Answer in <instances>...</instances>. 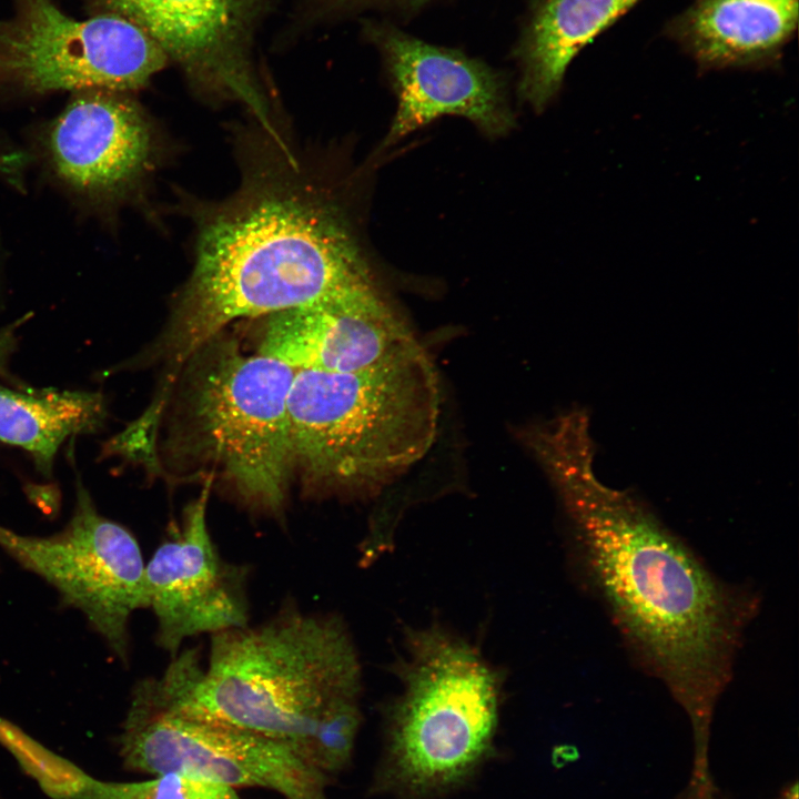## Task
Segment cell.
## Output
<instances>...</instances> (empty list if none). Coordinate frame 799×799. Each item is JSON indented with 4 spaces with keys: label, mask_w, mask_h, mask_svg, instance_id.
<instances>
[{
    "label": "cell",
    "mask_w": 799,
    "mask_h": 799,
    "mask_svg": "<svg viewBox=\"0 0 799 799\" xmlns=\"http://www.w3.org/2000/svg\"><path fill=\"white\" fill-rule=\"evenodd\" d=\"M118 750L124 768L135 772L263 788L284 799H330L332 778L287 745L172 705L155 678L134 686Z\"/></svg>",
    "instance_id": "52a82bcc"
},
{
    "label": "cell",
    "mask_w": 799,
    "mask_h": 799,
    "mask_svg": "<svg viewBox=\"0 0 799 799\" xmlns=\"http://www.w3.org/2000/svg\"><path fill=\"white\" fill-rule=\"evenodd\" d=\"M361 665L336 615L286 603L266 621L212 634L159 678L178 707L279 740L333 778L352 762L362 724Z\"/></svg>",
    "instance_id": "3957f363"
},
{
    "label": "cell",
    "mask_w": 799,
    "mask_h": 799,
    "mask_svg": "<svg viewBox=\"0 0 799 799\" xmlns=\"http://www.w3.org/2000/svg\"><path fill=\"white\" fill-rule=\"evenodd\" d=\"M533 453L558 494L586 584L631 653L687 714L692 775L707 777L715 708L754 600L714 576L637 497L599 483L587 428H556Z\"/></svg>",
    "instance_id": "7a4b0ae2"
},
{
    "label": "cell",
    "mask_w": 799,
    "mask_h": 799,
    "mask_svg": "<svg viewBox=\"0 0 799 799\" xmlns=\"http://www.w3.org/2000/svg\"><path fill=\"white\" fill-rule=\"evenodd\" d=\"M370 791L445 799L496 755L500 684L479 651L437 626L409 629Z\"/></svg>",
    "instance_id": "5b68a950"
},
{
    "label": "cell",
    "mask_w": 799,
    "mask_h": 799,
    "mask_svg": "<svg viewBox=\"0 0 799 799\" xmlns=\"http://www.w3.org/2000/svg\"><path fill=\"white\" fill-rule=\"evenodd\" d=\"M185 364L182 446L210 471L205 479H221L252 513L282 519L293 477L289 394L295 371L219 335Z\"/></svg>",
    "instance_id": "8992f818"
},
{
    "label": "cell",
    "mask_w": 799,
    "mask_h": 799,
    "mask_svg": "<svg viewBox=\"0 0 799 799\" xmlns=\"http://www.w3.org/2000/svg\"><path fill=\"white\" fill-rule=\"evenodd\" d=\"M439 400L424 346L358 372L295 371L289 394L293 476L318 499L374 495L427 453Z\"/></svg>",
    "instance_id": "277c9868"
},
{
    "label": "cell",
    "mask_w": 799,
    "mask_h": 799,
    "mask_svg": "<svg viewBox=\"0 0 799 799\" xmlns=\"http://www.w3.org/2000/svg\"><path fill=\"white\" fill-rule=\"evenodd\" d=\"M107 415L101 392L0 384V442L24 451L47 478L62 444L97 433Z\"/></svg>",
    "instance_id": "e0dca14e"
},
{
    "label": "cell",
    "mask_w": 799,
    "mask_h": 799,
    "mask_svg": "<svg viewBox=\"0 0 799 799\" xmlns=\"http://www.w3.org/2000/svg\"><path fill=\"white\" fill-rule=\"evenodd\" d=\"M640 1L543 0L520 51L522 99L543 111L578 52Z\"/></svg>",
    "instance_id": "2e32d148"
},
{
    "label": "cell",
    "mask_w": 799,
    "mask_h": 799,
    "mask_svg": "<svg viewBox=\"0 0 799 799\" xmlns=\"http://www.w3.org/2000/svg\"><path fill=\"white\" fill-rule=\"evenodd\" d=\"M6 250L0 237V312L3 310L6 303ZM17 327L18 326L13 324L2 327L0 330V380L6 383H13L17 380V377L13 376V373L10 370V362L12 355L18 346V340L16 335Z\"/></svg>",
    "instance_id": "44dd1931"
},
{
    "label": "cell",
    "mask_w": 799,
    "mask_h": 799,
    "mask_svg": "<svg viewBox=\"0 0 799 799\" xmlns=\"http://www.w3.org/2000/svg\"><path fill=\"white\" fill-rule=\"evenodd\" d=\"M378 37L397 97L383 146L444 115L465 118L490 136L515 127L503 82L483 62L397 31Z\"/></svg>",
    "instance_id": "5bb4252c"
},
{
    "label": "cell",
    "mask_w": 799,
    "mask_h": 799,
    "mask_svg": "<svg viewBox=\"0 0 799 799\" xmlns=\"http://www.w3.org/2000/svg\"><path fill=\"white\" fill-rule=\"evenodd\" d=\"M262 318L256 353L294 371L358 372L423 346L377 287Z\"/></svg>",
    "instance_id": "4fadbf2b"
},
{
    "label": "cell",
    "mask_w": 799,
    "mask_h": 799,
    "mask_svg": "<svg viewBox=\"0 0 799 799\" xmlns=\"http://www.w3.org/2000/svg\"><path fill=\"white\" fill-rule=\"evenodd\" d=\"M133 93L73 92L39 125L32 158L78 209L105 223L139 203L161 154L155 124Z\"/></svg>",
    "instance_id": "9c48e42d"
},
{
    "label": "cell",
    "mask_w": 799,
    "mask_h": 799,
    "mask_svg": "<svg viewBox=\"0 0 799 799\" xmlns=\"http://www.w3.org/2000/svg\"><path fill=\"white\" fill-rule=\"evenodd\" d=\"M798 0H695L666 28L699 70L755 69L781 59Z\"/></svg>",
    "instance_id": "9a60e30c"
},
{
    "label": "cell",
    "mask_w": 799,
    "mask_h": 799,
    "mask_svg": "<svg viewBox=\"0 0 799 799\" xmlns=\"http://www.w3.org/2000/svg\"><path fill=\"white\" fill-rule=\"evenodd\" d=\"M169 63L143 30L118 17L77 19L53 0H13L0 18V94L40 98L103 89L133 93Z\"/></svg>",
    "instance_id": "ba28073f"
},
{
    "label": "cell",
    "mask_w": 799,
    "mask_h": 799,
    "mask_svg": "<svg viewBox=\"0 0 799 799\" xmlns=\"http://www.w3.org/2000/svg\"><path fill=\"white\" fill-rule=\"evenodd\" d=\"M77 1L88 16L118 17L143 30L198 97L239 102L260 121L272 115L254 48L275 0Z\"/></svg>",
    "instance_id": "30bf717a"
},
{
    "label": "cell",
    "mask_w": 799,
    "mask_h": 799,
    "mask_svg": "<svg viewBox=\"0 0 799 799\" xmlns=\"http://www.w3.org/2000/svg\"><path fill=\"white\" fill-rule=\"evenodd\" d=\"M69 523L50 536H26L0 526V547L51 584L80 609L113 653L127 663L130 616L145 608L144 568L135 537L102 516L78 478Z\"/></svg>",
    "instance_id": "8fae6325"
},
{
    "label": "cell",
    "mask_w": 799,
    "mask_h": 799,
    "mask_svg": "<svg viewBox=\"0 0 799 799\" xmlns=\"http://www.w3.org/2000/svg\"><path fill=\"white\" fill-rule=\"evenodd\" d=\"M0 744L51 799H89L94 778L0 717Z\"/></svg>",
    "instance_id": "ac0fdd59"
},
{
    "label": "cell",
    "mask_w": 799,
    "mask_h": 799,
    "mask_svg": "<svg viewBox=\"0 0 799 799\" xmlns=\"http://www.w3.org/2000/svg\"><path fill=\"white\" fill-rule=\"evenodd\" d=\"M211 486L206 479L144 568L145 607L156 619V644L171 658L186 638L249 623V568L223 559L209 533Z\"/></svg>",
    "instance_id": "7c38bea8"
},
{
    "label": "cell",
    "mask_w": 799,
    "mask_h": 799,
    "mask_svg": "<svg viewBox=\"0 0 799 799\" xmlns=\"http://www.w3.org/2000/svg\"><path fill=\"white\" fill-rule=\"evenodd\" d=\"M798 793H799L798 782L795 781L791 785H788L786 788H783V790L780 792V795L777 799H799Z\"/></svg>",
    "instance_id": "7402d4cb"
},
{
    "label": "cell",
    "mask_w": 799,
    "mask_h": 799,
    "mask_svg": "<svg viewBox=\"0 0 799 799\" xmlns=\"http://www.w3.org/2000/svg\"><path fill=\"white\" fill-rule=\"evenodd\" d=\"M89 799H242L237 790L202 778L168 772L141 781L94 778Z\"/></svg>",
    "instance_id": "d6986e66"
},
{
    "label": "cell",
    "mask_w": 799,
    "mask_h": 799,
    "mask_svg": "<svg viewBox=\"0 0 799 799\" xmlns=\"http://www.w3.org/2000/svg\"><path fill=\"white\" fill-rule=\"evenodd\" d=\"M365 0H299L294 20L290 29L294 27L297 31L311 28L326 19L331 13L342 10L350 4H355ZM408 3L417 4L425 0H401Z\"/></svg>",
    "instance_id": "ffe728a7"
},
{
    "label": "cell",
    "mask_w": 799,
    "mask_h": 799,
    "mask_svg": "<svg viewBox=\"0 0 799 799\" xmlns=\"http://www.w3.org/2000/svg\"><path fill=\"white\" fill-rule=\"evenodd\" d=\"M254 120L237 134L239 185L194 212L192 271L152 353L166 362L170 381L234 320L377 287L318 152L272 117Z\"/></svg>",
    "instance_id": "6da1fadb"
}]
</instances>
